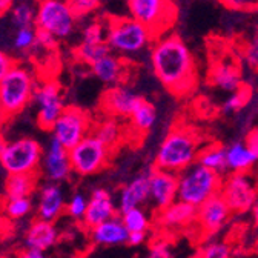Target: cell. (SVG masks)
Masks as SVG:
<instances>
[{
    "instance_id": "obj_1",
    "label": "cell",
    "mask_w": 258,
    "mask_h": 258,
    "mask_svg": "<svg viewBox=\"0 0 258 258\" xmlns=\"http://www.w3.org/2000/svg\"><path fill=\"white\" fill-rule=\"evenodd\" d=\"M151 68L171 94L183 97L197 85V64L187 45L175 34L158 37L151 45Z\"/></svg>"
},
{
    "instance_id": "obj_2",
    "label": "cell",
    "mask_w": 258,
    "mask_h": 258,
    "mask_svg": "<svg viewBox=\"0 0 258 258\" xmlns=\"http://www.w3.org/2000/svg\"><path fill=\"white\" fill-rule=\"evenodd\" d=\"M199 154V134L187 126H177L171 129L165 140L161 142L155 154L154 166L160 171L180 174L196 163Z\"/></svg>"
},
{
    "instance_id": "obj_3",
    "label": "cell",
    "mask_w": 258,
    "mask_h": 258,
    "mask_svg": "<svg viewBox=\"0 0 258 258\" xmlns=\"http://www.w3.org/2000/svg\"><path fill=\"white\" fill-rule=\"evenodd\" d=\"M36 80L25 64L16 63L7 77L0 82V112L4 120L22 112L34 97Z\"/></svg>"
},
{
    "instance_id": "obj_4",
    "label": "cell",
    "mask_w": 258,
    "mask_h": 258,
    "mask_svg": "<svg viewBox=\"0 0 258 258\" xmlns=\"http://www.w3.org/2000/svg\"><path fill=\"white\" fill-rule=\"evenodd\" d=\"M154 34L133 17H111L106 23V43L111 51L123 55H136L146 49Z\"/></svg>"
},
{
    "instance_id": "obj_5",
    "label": "cell",
    "mask_w": 258,
    "mask_h": 258,
    "mask_svg": "<svg viewBox=\"0 0 258 258\" xmlns=\"http://www.w3.org/2000/svg\"><path fill=\"white\" fill-rule=\"evenodd\" d=\"M223 178L220 174L194 163L178 174V196L177 200L199 208L211 197L221 190Z\"/></svg>"
},
{
    "instance_id": "obj_6",
    "label": "cell",
    "mask_w": 258,
    "mask_h": 258,
    "mask_svg": "<svg viewBox=\"0 0 258 258\" xmlns=\"http://www.w3.org/2000/svg\"><path fill=\"white\" fill-rule=\"evenodd\" d=\"M42 160V145L31 137L5 142L2 149H0V165L8 172V175L37 174Z\"/></svg>"
},
{
    "instance_id": "obj_7",
    "label": "cell",
    "mask_w": 258,
    "mask_h": 258,
    "mask_svg": "<svg viewBox=\"0 0 258 258\" xmlns=\"http://www.w3.org/2000/svg\"><path fill=\"white\" fill-rule=\"evenodd\" d=\"M126 4L129 17L145 25L154 37L166 32L177 17L172 0H126Z\"/></svg>"
},
{
    "instance_id": "obj_8",
    "label": "cell",
    "mask_w": 258,
    "mask_h": 258,
    "mask_svg": "<svg viewBox=\"0 0 258 258\" xmlns=\"http://www.w3.org/2000/svg\"><path fill=\"white\" fill-rule=\"evenodd\" d=\"M77 17L64 0H40L36 13V29H43L55 39H67L74 31Z\"/></svg>"
},
{
    "instance_id": "obj_9",
    "label": "cell",
    "mask_w": 258,
    "mask_h": 258,
    "mask_svg": "<svg viewBox=\"0 0 258 258\" xmlns=\"http://www.w3.org/2000/svg\"><path fill=\"white\" fill-rule=\"evenodd\" d=\"M68 154L73 172L80 177L102 172L108 166L111 158V149L92 134L83 139L71 151H68Z\"/></svg>"
},
{
    "instance_id": "obj_10",
    "label": "cell",
    "mask_w": 258,
    "mask_h": 258,
    "mask_svg": "<svg viewBox=\"0 0 258 258\" xmlns=\"http://www.w3.org/2000/svg\"><path fill=\"white\" fill-rule=\"evenodd\" d=\"M92 120L85 109L67 106L52 127V137L61 143L64 149L71 151L83 139L91 136Z\"/></svg>"
},
{
    "instance_id": "obj_11",
    "label": "cell",
    "mask_w": 258,
    "mask_h": 258,
    "mask_svg": "<svg viewBox=\"0 0 258 258\" xmlns=\"http://www.w3.org/2000/svg\"><path fill=\"white\" fill-rule=\"evenodd\" d=\"M220 196L234 214H244L252 209L258 199V186L249 172L231 174L223 180Z\"/></svg>"
},
{
    "instance_id": "obj_12",
    "label": "cell",
    "mask_w": 258,
    "mask_h": 258,
    "mask_svg": "<svg viewBox=\"0 0 258 258\" xmlns=\"http://www.w3.org/2000/svg\"><path fill=\"white\" fill-rule=\"evenodd\" d=\"M32 100L39 105V127L43 131H52L55 121L67 108L61 95V85L57 80H45L42 85L36 86Z\"/></svg>"
},
{
    "instance_id": "obj_13",
    "label": "cell",
    "mask_w": 258,
    "mask_h": 258,
    "mask_svg": "<svg viewBox=\"0 0 258 258\" xmlns=\"http://www.w3.org/2000/svg\"><path fill=\"white\" fill-rule=\"evenodd\" d=\"M143 97L136 92L133 88L117 85L108 88L100 99V108L103 114L108 117L120 118V117H131L137 108L143 103Z\"/></svg>"
},
{
    "instance_id": "obj_14",
    "label": "cell",
    "mask_w": 258,
    "mask_h": 258,
    "mask_svg": "<svg viewBox=\"0 0 258 258\" xmlns=\"http://www.w3.org/2000/svg\"><path fill=\"white\" fill-rule=\"evenodd\" d=\"M231 209L220 194L206 200L197 208L196 224L205 235H215L231 220Z\"/></svg>"
},
{
    "instance_id": "obj_15",
    "label": "cell",
    "mask_w": 258,
    "mask_h": 258,
    "mask_svg": "<svg viewBox=\"0 0 258 258\" xmlns=\"http://www.w3.org/2000/svg\"><path fill=\"white\" fill-rule=\"evenodd\" d=\"M178 174L154 169L149 177V202L155 209L163 211L177 202Z\"/></svg>"
},
{
    "instance_id": "obj_16",
    "label": "cell",
    "mask_w": 258,
    "mask_h": 258,
    "mask_svg": "<svg viewBox=\"0 0 258 258\" xmlns=\"http://www.w3.org/2000/svg\"><path fill=\"white\" fill-rule=\"evenodd\" d=\"M117 215V206L114 205V200L111 194L103 187H95L91 192V199L88 200L86 214L82 220L83 228L88 231L102 224L103 221H108Z\"/></svg>"
},
{
    "instance_id": "obj_17",
    "label": "cell",
    "mask_w": 258,
    "mask_h": 258,
    "mask_svg": "<svg viewBox=\"0 0 258 258\" xmlns=\"http://www.w3.org/2000/svg\"><path fill=\"white\" fill-rule=\"evenodd\" d=\"M43 172L52 183L68 180L73 174L68 149H64L60 142L51 139L46 152L43 154Z\"/></svg>"
},
{
    "instance_id": "obj_18",
    "label": "cell",
    "mask_w": 258,
    "mask_h": 258,
    "mask_svg": "<svg viewBox=\"0 0 258 258\" xmlns=\"http://www.w3.org/2000/svg\"><path fill=\"white\" fill-rule=\"evenodd\" d=\"M152 171L149 169V171L139 174L126 186H123V189L120 190L118 206H117V211L120 212V215L131 209L140 208L142 205L149 202V177Z\"/></svg>"
},
{
    "instance_id": "obj_19",
    "label": "cell",
    "mask_w": 258,
    "mask_h": 258,
    "mask_svg": "<svg viewBox=\"0 0 258 258\" xmlns=\"http://www.w3.org/2000/svg\"><path fill=\"white\" fill-rule=\"evenodd\" d=\"M58 241V231L55 224L40 218L32 220L25 234V247L45 252Z\"/></svg>"
},
{
    "instance_id": "obj_20",
    "label": "cell",
    "mask_w": 258,
    "mask_h": 258,
    "mask_svg": "<svg viewBox=\"0 0 258 258\" xmlns=\"http://www.w3.org/2000/svg\"><path fill=\"white\" fill-rule=\"evenodd\" d=\"M209 83L221 91L235 92L241 88V71L234 60H218L209 71Z\"/></svg>"
},
{
    "instance_id": "obj_21",
    "label": "cell",
    "mask_w": 258,
    "mask_h": 258,
    "mask_svg": "<svg viewBox=\"0 0 258 258\" xmlns=\"http://www.w3.org/2000/svg\"><path fill=\"white\" fill-rule=\"evenodd\" d=\"M196 218H197V208L177 200L166 209L160 211L157 217V224L165 229H181V228H187L192 223H196Z\"/></svg>"
},
{
    "instance_id": "obj_22",
    "label": "cell",
    "mask_w": 258,
    "mask_h": 258,
    "mask_svg": "<svg viewBox=\"0 0 258 258\" xmlns=\"http://www.w3.org/2000/svg\"><path fill=\"white\" fill-rule=\"evenodd\" d=\"M67 209L63 190L55 183H48L40 190V199L37 206V217L45 221L54 223Z\"/></svg>"
},
{
    "instance_id": "obj_23",
    "label": "cell",
    "mask_w": 258,
    "mask_h": 258,
    "mask_svg": "<svg viewBox=\"0 0 258 258\" xmlns=\"http://www.w3.org/2000/svg\"><path fill=\"white\" fill-rule=\"evenodd\" d=\"M89 235L94 244L99 246H118L124 244L127 241V229L121 221L120 215H115L114 218L103 221L102 224L95 226L89 229Z\"/></svg>"
},
{
    "instance_id": "obj_24",
    "label": "cell",
    "mask_w": 258,
    "mask_h": 258,
    "mask_svg": "<svg viewBox=\"0 0 258 258\" xmlns=\"http://www.w3.org/2000/svg\"><path fill=\"white\" fill-rule=\"evenodd\" d=\"M256 155L244 142H234L226 148V169H229L231 174L249 172L256 166Z\"/></svg>"
},
{
    "instance_id": "obj_25",
    "label": "cell",
    "mask_w": 258,
    "mask_h": 258,
    "mask_svg": "<svg viewBox=\"0 0 258 258\" xmlns=\"http://www.w3.org/2000/svg\"><path fill=\"white\" fill-rule=\"evenodd\" d=\"M91 71L102 83L111 86L120 85L126 74L124 63L114 54H108L100 60H97L94 64H91Z\"/></svg>"
},
{
    "instance_id": "obj_26",
    "label": "cell",
    "mask_w": 258,
    "mask_h": 258,
    "mask_svg": "<svg viewBox=\"0 0 258 258\" xmlns=\"http://www.w3.org/2000/svg\"><path fill=\"white\" fill-rule=\"evenodd\" d=\"M37 174H14L5 181L7 199H25L34 194L37 187Z\"/></svg>"
},
{
    "instance_id": "obj_27",
    "label": "cell",
    "mask_w": 258,
    "mask_h": 258,
    "mask_svg": "<svg viewBox=\"0 0 258 258\" xmlns=\"http://www.w3.org/2000/svg\"><path fill=\"white\" fill-rule=\"evenodd\" d=\"M91 134L111 149V148L117 146L121 140V126L117 118L106 117L105 120L92 126Z\"/></svg>"
},
{
    "instance_id": "obj_28",
    "label": "cell",
    "mask_w": 258,
    "mask_h": 258,
    "mask_svg": "<svg viewBox=\"0 0 258 258\" xmlns=\"http://www.w3.org/2000/svg\"><path fill=\"white\" fill-rule=\"evenodd\" d=\"M197 163L221 175L224 171H228L226 169V148H223L221 145L206 146L200 151Z\"/></svg>"
},
{
    "instance_id": "obj_29",
    "label": "cell",
    "mask_w": 258,
    "mask_h": 258,
    "mask_svg": "<svg viewBox=\"0 0 258 258\" xmlns=\"http://www.w3.org/2000/svg\"><path fill=\"white\" fill-rule=\"evenodd\" d=\"M133 129H136L140 134H146L154 127L157 121V109L152 103L143 100V103L137 108V111L129 117Z\"/></svg>"
},
{
    "instance_id": "obj_30",
    "label": "cell",
    "mask_w": 258,
    "mask_h": 258,
    "mask_svg": "<svg viewBox=\"0 0 258 258\" xmlns=\"http://www.w3.org/2000/svg\"><path fill=\"white\" fill-rule=\"evenodd\" d=\"M37 10L32 7L28 0H16V4L11 8V20L19 28H31L36 22Z\"/></svg>"
},
{
    "instance_id": "obj_31",
    "label": "cell",
    "mask_w": 258,
    "mask_h": 258,
    "mask_svg": "<svg viewBox=\"0 0 258 258\" xmlns=\"http://www.w3.org/2000/svg\"><path fill=\"white\" fill-rule=\"evenodd\" d=\"M120 217H121V221L124 224V228L127 229V232H145L146 234V231L151 226L149 217L146 215V212L142 208L131 209V211L121 214Z\"/></svg>"
},
{
    "instance_id": "obj_32",
    "label": "cell",
    "mask_w": 258,
    "mask_h": 258,
    "mask_svg": "<svg viewBox=\"0 0 258 258\" xmlns=\"http://www.w3.org/2000/svg\"><path fill=\"white\" fill-rule=\"evenodd\" d=\"M111 54V48L108 46V43H99V45H91V43H80L76 48V57L86 63V64H94L97 60H100L102 57Z\"/></svg>"
},
{
    "instance_id": "obj_33",
    "label": "cell",
    "mask_w": 258,
    "mask_h": 258,
    "mask_svg": "<svg viewBox=\"0 0 258 258\" xmlns=\"http://www.w3.org/2000/svg\"><path fill=\"white\" fill-rule=\"evenodd\" d=\"M250 97H252L250 89L246 88V86H241L240 89H237L235 92H232V94L228 97V99L224 100L221 109H223L224 114H234V112H238V111H241L244 106L249 105Z\"/></svg>"
},
{
    "instance_id": "obj_34",
    "label": "cell",
    "mask_w": 258,
    "mask_h": 258,
    "mask_svg": "<svg viewBox=\"0 0 258 258\" xmlns=\"http://www.w3.org/2000/svg\"><path fill=\"white\" fill-rule=\"evenodd\" d=\"M32 209V202L29 197L25 199H7L4 203V212L11 220H19L26 217Z\"/></svg>"
},
{
    "instance_id": "obj_35",
    "label": "cell",
    "mask_w": 258,
    "mask_h": 258,
    "mask_svg": "<svg viewBox=\"0 0 258 258\" xmlns=\"http://www.w3.org/2000/svg\"><path fill=\"white\" fill-rule=\"evenodd\" d=\"M83 43H91V45H99V43H106V26L102 22H91L85 29H83Z\"/></svg>"
},
{
    "instance_id": "obj_36",
    "label": "cell",
    "mask_w": 258,
    "mask_h": 258,
    "mask_svg": "<svg viewBox=\"0 0 258 258\" xmlns=\"http://www.w3.org/2000/svg\"><path fill=\"white\" fill-rule=\"evenodd\" d=\"M197 258H232V249L228 243L214 241L199 250Z\"/></svg>"
},
{
    "instance_id": "obj_37",
    "label": "cell",
    "mask_w": 258,
    "mask_h": 258,
    "mask_svg": "<svg viewBox=\"0 0 258 258\" xmlns=\"http://www.w3.org/2000/svg\"><path fill=\"white\" fill-rule=\"evenodd\" d=\"M36 45V29L34 28H19L14 36V49L29 51Z\"/></svg>"
},
{
    "instance_id": "obj_38",
    "label": "cell",
    "mask_w": 258,
    "mask_h": 258,
    "mask_svg": "<svg viewBox=\"0 0 258 258\" xmlns=\"http://www.w3.org/2000/svg\"><path fill=\"white\" fill-rule=\"evenodd\" d=\"M86 208H88L86 197L83 196V194L77 192V194H74V196L71 197V200L67 205V209H64V211H67V214L71 218H74L77 221H82L83 217H85V214H86Z\"/></svg>"
},
{
    "instance_id": "obj_39",
    "label": "cell",
    "mask_w": 258,
    "mask_h": 258,
    "mask_svg": "<svg viewBox=\"0 0 258 258\" xmlns=\"http://www.w3.org/2000/svg\"><path fill=\"white\" fill-rule=\"evenodd\" d=\"M77 19L85 17L100 7V0H67Z\"/></svg>"
},
{
    "instance_id": "obj_40",
    "label": "cell",
    "mask_w": 258,
    "mask_h": 258,
    "mask_svg": "<svg viewBox=\"0 0 258 258\" xmlns=\"http://www.w3.org/2000/svg\"><path fill=\"white\" fill-rule=\"evenodd\" d=\"M220 2L234 11H258V0H220Z\"/></svg>"
},
{
    "instance_id": "obj_41",
    "label": "cell",
    "mask_w": 258,
    "mask_h": 258,
    "mask_svg": "<svg viewBox=\"0 0 258 258\" xmlns=\"http://www.w3.org/2000/svg\"><path fill=\"white\" fill-rule=\"evenodd\" d=\"M57 45V39L49 34L48 31L43 29H36V48H43V49H54Z\"/></svg>"
},
{
    "instance_id": "obj_42",
    "label": "cell",
    "mask_w": 258,
    "mask_h": 258,
    "mask_svg": "<svg viewBox=\"0 0 258 258\" xmlns=\"http://www.w3.org/2000/svg\"><path fill=\"white\" fill-rule=\"evenodd\" d=\"M148 258H172V252L169 249V244L165 243V241L152 243Z\"/></svg>"
},
{
    "instance_id": "obj_43",
    "label": "cell",
    "mask_w": 258,
    "mask_h": 258,
    "mask_svg": "<svg viewBox=\"0 0 258 258\" xmlns=\"http://www.w3.org/2000/svg\"><path fill=\"white\" fill-rule=\"evenodd\" d=\"M14 64H16V60L13 57H10L4 51H0V82L7 77V74L13 70Z\"/></svg>"
},
{
    "instance_id": "obj_44",
    "label": "cell",
    "mask_w": 258,
    "mask_h": 258,
    "mask_svg": "<svg viewBox=\"0 0 258 258\" xmlns=\"http://www.w3.org/2000/svg\"><path fill=\"white\" fill-rule=\"evenodd\" d=\"M246 58L253 68H258V39H255L247 48H246Z\"/></svg>"
},
{
    "instance_id": "obj_45",
    "label": "cell",
    "mask_w": 258,
    "mask_h": 258,
    "mask_svg": "<svg viewBox=\"0 0 258 258\" xmlns=\"http://www.w3.org/2000/svg\"><path fill=\"white\" fill-rule=\"evenodd\" d=\"M244 143L249 146V149L256 155L258 158V127H253L252 131H249L246 134V139H244Z\"/></svg>"
},
{
    "instance_id": "obj_46",
    "label": "cell",
    "mask_w": 258,
    "mask_h": 258,
    "mask_svg": "<svg viewBox=\"0 0 258 258\" xmlns=\"http://www.w3.org/2000/svg\"><path fill=\"white\" fill-rule=\"evenodd\" d=\"M146 241V234L145 232H129L126 244L129 246H140Z\"/></svg>"
},
{
    "instance_id": "obj_47",
    "label": "cell",
    "mask_w": 258,
    "mask_h": 258,
    "mask_svg": "<svg viewBox=\"0 0 258 258\" xmlns=\"http://www.w3.org/2000/svg\"><path fill=\"white\" fill-rule=\"evenodd\" d=\"M16 258H49L48 255H45V252H39V250H32V249H22Z\"/></svg>"
},
{
    "instance_id": "obj_48",
    "label": "cell",
    "mask_w": 258,
    "mask_h": 258,
    "mask_svg": "<svg viewBox=\"0 0 258 258\" xmlns=\"http://www.w3.org/2000/svg\"><path fill=\"white\" fill-rule=\"evenodd\" d=\"M16 0H0V16H4L7 11H11Z\"/></svg>"
},
{
    "instance_id": "obj_49",
    "label": "cell",
    "mask_w": 258,
    "mask_h": 258,
    "mask_svg": "<svg viewBox=\"0 0 258 258\" xmlns=\"http://www.w3.org/2000/svg\"><path fill=\"white\" fill-rule=\"evenodd\" d=\"M250 214H252V220H253V224L258 226V199L255 200L252 209H250Z\"/></svg>"
},
{
    "instance_id": "obj_50",
    "label": "cell",
    "mask_w": 258,
    "mask_h": 258,
    "mask_svg": "<svg viewBox=\"0 0 258 258\" xmlns=\"http://www.w3.org/2000/svg\"><path fill=\"white\" fill-rule=\"evenodd\" d=\"M255 181H256V186H258V166H256V172H255Z\"/></svg>"
},
{
    "instance_id": "obj_51",
    "label": "cell",
    "mask_w": 258,
    "mask_h": 258,
    "mask_svg": "<svg viewBox=\"0 0 258 258\" xmlns=\"http://www.w3.org/2000/svg\"><path fill=\"white\" fill-rule=\"evenodd\" d=\"M2 121H5V120H4V117H2V112H0V123H2Z\"/></svg>"
},
{
    "instance_id": "obj_52",
    "label": "cell",
    "mask_w": 258,
    "mask_h": 258,
    "mask_svg": "<svg viewBox=\"0 0 258 258\" xmlns=\"http://www.w3.org/2000/svg\"><path fill=\"white\" fill-rule=\"evenodd\" d=\"M0 258H10V256H0Z\"/></svg>"
}]
</instances>
